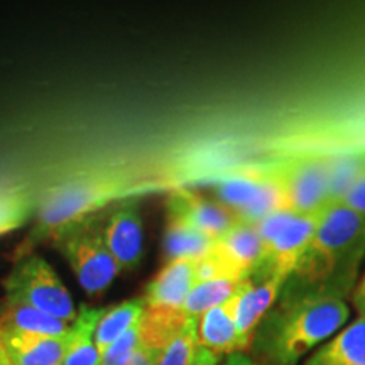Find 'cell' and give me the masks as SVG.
Masks as SVG:
<instances>
[{
    "instance_id": "24",
    "label": "cell",
    "mask_w": 365,
    "mask_h": 365,
    "mask_svg": "<svg viewBox=\"0 0 365 365\" xmlns=\"http://www.w3.org/2000/svg\"><path fill=\"white\" fill-rule=\"evenodd\" d=\"M198 346V318L190 317L158 354L156 365H190Z\"/></svg>"
},
{
    "instance_id": "4",
    "label": "cell",
    "mask_w": 365,
    "mask_h": 365,
    "mask_svg": "<svg viewBox=\"0 0 365 365\" xmlns=\"http://www.w3.org/2000/svg\"><path fill=\"white\" fill-rule=\"evenodd\" d=\"M107 210V208H105ZM105 210L66 225L51 239L86 294L103 293L120 274L103 237Z\"/></svg>"
},
{
    "instance_id": "15",
    "label": "cell",
    "mask_w": 365,
    "mask_h": 365,
    "mask_svg": "<svg viewBox=\"0 0 365 365\" xmlns=\"http://www.w3.org/2000/svg\"><path fill=\"white\" fill-rule=\"evenodd\" d=\"M303 365H365V317L333 335Z\"/></svg>"
},
{
    "instance_id": "3",
    "label": "cell",
    "mask_w": 365,
    "mask_h": 365,
    "mask_svg": "<svg viewBox=\"0 0 365 365\" xmlns=\"http://www.w3.org/2000/svg\"><path fill=\"white\" fill-rule=\"evenodd\" d=\"M132 193L125 175L115 170H95L73 176L44 195L36 210V222L17 245L14 262L51 240L61 228L112 207Z\"/></svg>"
},
{
    "instance_id": "22",
    "label": "cell",
    "mask_w": 365,
    "mask_h": 365,
    "mask_svg": "<svg viewBox=\"0 0 365 365\" xmlns=\"http://www.w3.org/2000/svg\"><path fill=\"white\" fill-rule=\"evenodd\" d=\"M242 281L235 279H215L196 282L193 289L190 291L188 298L182 304V312L186 317L200 318L210 309L225 304L232 296L235 294L237 287Z\"/></svg>"
},
{
    "instance_id": "11",
    "label": "cell",
    "mask_w": 365,
    "mask_h": 365,
    "mask_svg": "<svg viewBox=\"0 0 365 365\" xmlns=\"http://www.w3.org/2000/svg\"><path fill=\"white\" fill-rule=\"evenodd\" d=\"M168 218L188 223L210 239L218 240L239 222L234 213L218 200H208L190 190L173 191L166 202Z\"/></svg>"
},
{
    "instance_id": "19",
    "label": "cell",
    "mask_w": 365,
    "mask_h": 365,
    "mask_svg": "<svg viewBox=\"0 0 365 365\" xmlns=\"http://www.w3.org/2000/svg\"><path fill=\"white\" fill-rule=\"evenodd\" d=\"M145 312V301L143 296L139 298H132L115 307L105 309L102 318H100L97 330H95V344L100 355L110 346L117 339H120L124 333L130 328L139 325L140 318Z\"/></svg>"
},
{
    "instance_id": "23",
    "label": "cell",
    "mask_w": 365,
    "mask_h": 365,
    "mask_svg": "<svg viewBox=\"0 0 365 365\" xmlns=\"http://www.w3.org/2000/svg\"><path fill=\"white\" fill-rule=\"evenodd\" d=\"M38 203L26 186L0 190V237L24 225L36 213Z\"/></svg>"
},
{
    "instance_id": "2",
    "label": "cell",
    "mask_w": 365,
    "mask_h": 365,
    "mask_svg": "<svg viewBox=\"0 0 365 365\" xmlns=\"http://www.w3.org/2000/svg\"><path fill=\"white\" fill-rule=\"evenodd\" d=\"M365 259V213L331 203L319 213L313 239L287 279L286 293L345 296L357 284Z\"/></svg>"
},
{
    "instance_id": "1",
    "label": "cell",
    "mask_w": 365,
    "mask_h": 365,
    "mask_svg": "<svg viewBox=\"0 0 365 365\" xmlns=\"http://www.w3.org/2000/svg\"><path fill=\"white\" fill-rule=\"evenodd\" d=\"M345 299L318 293H284L254 335L257 365H298L349 322Z\"/></svg>"
},
{
    "instance_id": "7",
    "label": "cell",
    "mask_w": 365,
    "mask_h": 365,
    "mask_svg": "<svg viewBox=\"0 0 365 365\" xmlns=\"http://www.w3.org/2000/svg\"><path fill=\"white\" fill-rule=\"evenodd\" d=\"M269 171L279 190L281 210L298 215H318L331 205L330 158H296Z\"/></svg>"
},
{
    "instance_id": "18",
    "label": "cell",
    "mask_w": 365,
    "mask_h": 365,
    "mask_svg": "<svg viewBox=\"0 0 365 365\" xmlns=\"http://www.w3.org/2000/svg\"><path fill=\"white\" fill-rule=\"evenodd\" d=\"M103 312L105 308L81 307L71 323L70 344L63 365H102V355L95 344V330Z\"/></svg>"
},
{
    "instance_id": "20",
    "label": "cell",
    "mask_w": 365,
    "mask_h": 365,
    "mask_svg": "<svg viewBox=\"0 0 365 365\" xmlns=\"http://www.w3.org/2000/svg\"><path fill=\"white\" fill-rule=\"evenodd\" d=\"M217 240L210 239L188 223L168 218L166 230H164V252L168 261L175 259H190L198 261L215 249Z\"/></svg>"
},
{
    "instance_id": "8",
    "label": "cell",
    "mask_w": 365,
    "mask_h": 365,
    "mask_svg": "<svg viewBox=\"0 0 365 365\" xmlns=\"http://www.w3.org/2000/svg\"><path fill=\"white\" fill-rule=\"evenodd\" d=\"M218 202L230 210L240 222L255 225L269 213L281 210V196L271 171L244 173L222 181Z\"/></svg>"
},
{
    "instance_id": "31",
    "label": "cell",
    "mask_w": 365,
    "mask_h": 365,
    "mask_svg": "<svg viewBox=\"0 0 365 365\" xmlns=\"http://www.w3.org/2000/svg\"><path fill=\"white\" fill-rule=\"evenodd\" d=\"M0 365H11L7 359V352L6 346H4V335H2V328H0Z\"/></svg>"
},
{
    "instance_id": "29",
    "label": "cell",
    "mask_w": 365,
    "mask_h": 365,
    "mask_svg": "<svg viewBox=\"0 0 365 365\" xmlns=\"http://www.w3.org/2000/svg\"><path fill=\"white\" fill-rule=\"evenodd\" d=\"M352 303L354 308L357 309L359 317H365V274L352 291Z\"/></svg>"
},
{
    "instance_id": "30",
    "label": "cell",
    "mask_w": 365,
    "mask_h": 365,
    "mask_svg": "<svg viewBox=\"0 0 365 365\" xmlns=\"http://www.w3.org/2000/svg\"><path fill=\"white\" fill-rule=\"evenodd\" d=\"M223 365H257V364H255V360L250 357V355L244 352H237V354L227 355Z\"/></svg>"
},
{
    "instance_id": "28",
    "label": "cell",
    "mask_w": 365,
    "mask_h": 365,
    "mask_svg": "<svg viewBox=\"0 0 365 365\" xmlns=\"http://www.w3.org/2000/svg\"><path fill=\"white\" fill-rule=\"evenodd\" d=\"M156 359H158V352L140 346V349L132 355V359L125 365H156Z\"/></svg>"
},
{
    "instance_id": "10",
    "label": "cell",
    "mask_w": 365,
    "mask_h": 365,
    "mask_svg": "<svg viewBox=\"0 0 365 365\" xmlns=\"http://www.w3.org/2000/svg\"><path fill=\"white\" fill-rule=\"evenodd\" d=\"M286 282L287 277L282 276H269L259 282L249 277L240 282L235 294L228 299L244 352L250 350L255 330L277 303Z\"/></svg>"
},
{
    "instance_id": "5",
    "label": "cell",
    "mask_w": 365,
    "mask_h": 365,
    "mask_svg": "<svg viewBox=\"0 0 365 365\" xmlns=\"http://www.w3.org/2000/svg\"><path fill=\"white\" fill-rule=\"evenodd\" d=\"M6 303L29 304L39 312L73 323L76 309L68 287L43 255L29 254L14 262L2 281Z\"/></svg>"
},
{
    "instance_id": "14",
    "label": "cell",
    "mask_w": 365,
    "mask_h": 365,
    "mask_svg": "<svg viewBox=\"0 0 365 365\" xmlns=\"http://www.w3.org/2000/svg\"><path fill=\"white\" fill-rule=\"evenodd\" d=\"M2 335L11 365H63L65 362L70 333L66 336H43L2 331Z\"/></svg>"
},
{
    "instance_id": "6",
    "label": "cell",
    "mask_w": 365,
    "mask_h": 365,
    "mask_svg": "<svg viewBox=\"0 0 365 365\" xmlns=\"http://www.w3.org/2000/svg\"><path fill=\"white\" fill-rule=\"evenodd\" d=\"M318 218L319 213L298 215L287 210H276L255 223L264 244V262L255 272L259 279L269 276L289 279L313 239Z\"/></svg>"
},
{
    "instance_id": "12",
    "label": "cell",
    "mask_w": 365,
    "mask_h": 365,
    "mask_svg": "<svg viewBox=\"0 0 365 365\" xmlns=\"http://www.w3.org/2000/svg\"><path fill=\"white\" fill-rule=\"evenodd\" d=\"M195 262L190 259L168 261L154 279L145 286L143 298L149 309H182L190 291L196 284Z\"/></svg>"
},
{
    "instance_id": "25",
    "label": "cell",
    "mask_w": 365,
    "mask_h": 365,
    "mask_svg": "<svg viewBox=\"0 0 365 365\" xmlns=\"http://www.w3.org/2000/svg\"><path fill=\"white\" fill-rule=\"evenodd\" d=\"M140 349L139 325L130 328L102 354V365H125Z\"/></svg>"
},
{
    "instance_id": "9",
    "label": "cell",
    "mask_w": 365,
    "mask_h": 365,
    "mask_svg": "<svg viewBox=\"0 0 365 365\" xmlns=\"http://www.w3.org/2000/svg\"><path fill=\"white\" fill-rule=\"evenodd\" d=\"M103 237L120 271H134L144 255V223L134 200H122L105 210Z\"/></svg>"
},
{
    "instance_id": "13",
    "label": "cell",
    "mask_w": 365,
    "mask_h": 365,
    "mask_svg": "<svg viewBox=\"0 0 365 365\" xmlns=\"http://www.w3.org/2000/svg\"><path fill=\"white\" fill-rule=\"evenodd\" d=\"M215 250L240 279L252 277L264 262V244L255 225L237 222L215 244Z\"/></svg>"
},
{
    "instance_id": "16",
    "label": "cell",
    "mask_w": 365,
    "mask_h": 365,
    "mask_svg": "<svg viewBox=\"0 0 365 365\" xmlns=\"http://www.w3.org/2000/svg\"><path fill=\"white\" fill-rule=\"evenodd\" d=\"M198 341L200 346L220 355V357L244 352L228 301L198 318Z\"/></svg>"
},
{
    "instance_id": "27",
    "label": "cell",
    "mask_w": 365,
    "mask_h": 365,
    "mask_svg": "<svg viewBox=\"0 0 365 365\" xmlns=\"http://www.w3.org/2000/svg\"><path fill=\"white\" fill-rule=\"evenodd\" d=\"M220 364H222L220 355L210 352V350L203 349V346H198L193 360L190 362V365H220Z\"/></svg>"
},
{
    "instance_id": "17",
    "label": "cell",
    "mask_w": 365,
    "mask_h": 365,
    "mask_svg": "<svg viewBox=\"0 0 365 365\" xmlns=\"http://www.w3.org/2000/svg\"><path fill=\"white\" fill-rule=\"evenodd\" d=\"M0 327L6 333H27L43 336H66L71 323L39 312L29 304L6 303L0 313Z\"/></svg>"
},
{
    "instance_id": "26",
    "label": "cell",
    "mask_w": 365,
    "mask_h": 365,
    "mask_svg": "<svg viewBox=\"0 0 365 365\" xmlns=\"http://www.w3.org/2000/svg\"><path fill=\"white\" fill-rule=\"evenodd\" d=\"M336 203L344 205V207L350 210H355V212L365 213V170L360 173L357 180L341 195V198Z\"/></svg>"
},
{
    "instance_id": "21",
    "label": "cell",
    "mask_w": 365,
    "mask_h": 365,
    "mask_svg": "<svg viewBox=\"0 0 365 365\" xmlns=\"http://www.w3.org/2000/svg\"><path fill=\"white\" fill-rule=\"evenodd\" d=\"M186 317L185 312H173V309H149L145 308L139 322V335L140 346L154 352H161L164 345L170 341L175 333L185 325Z\"/></svg>"
}]
</instances>
